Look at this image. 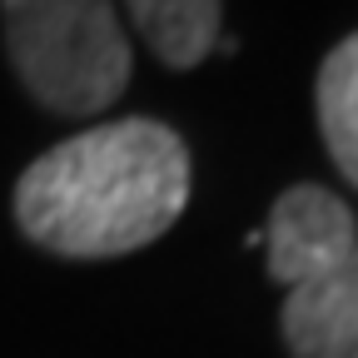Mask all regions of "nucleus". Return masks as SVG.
I'll return each instance as SVG.
<instances>
[{"instance_id":"obj_2","label":"nucleus","mask_w":358,"mask_h":358,"mask_svg":"<svg viewBox=\"0 0 358 358\" xmlns=\"http://www.w3.org/2000/svg\"><path fill=\"white\" fill-rule=\"evenodd\" d=\"M20 85L65 120L110 110L129 85V40L110 0H0Z\"/></svg>"},{"instance_id":"obj_6","label":"nucleus","mask_w":358,"mask_h":358,"mask_svg":"<svg viewBox=\"0 0 358 358\" xmlns=\"http://www.w3.org/2000/svg\"><path fill=\"white\" fill-rule=\"evenodd\" d=\"M313 110H319L324 150L338 164L348 185H358V30L343 35L319 65L313 85Z\"/></svg>"},{"instance_id":"obj_5","label":"nucleus","mask_w":358,"mask_h":358,"mask_svg":"<svg viewBox=\"0 0 358 358\" xmlns=\"http://www.w3.org/2000/svg\"><path fill=\"white\" fill-rule=\"evenodd\" d=\"M124 6L134 30L169 70H189L214 55L224 15L219 0H124Z\"/></svg>"},{"instance_id":"obj_4","label":"nucleus","mask_w":358,"mask_h":358,"mask_svg":"<svg viewBox=\"0 0 358 358\" xmlns=\"http://www.w3.org/2000/svg\"><path fill=\"white\" fill-rule=\"evenodd\" d=\"M279 329L294 358H358V249L284 299Z\"/></svg>"},{"instance_id":"obj_3","label":"nucleus","mask_w":358,"mask_h":358,"mask_svg":"<svg viewBox=\"0 0 358 358\" xmlns=\"http://www.w3.org/2000/svg\"><path fill=\"white\" fill-rule=\"evenodd\" d=\"M264 249H268V279L274 284L284 289L313 284L358 249L353 209L324 185H294L268 209Z\"/></svg>"},{"instance_id":"obj_1","label":"nucleus","mask_w":358,"mask_h":358,"mask_svg":"<svg viewBox=\"0 0 358 358\" xmlns=\"http://www.w3.org/2000/svg\"><path fill=\"white\" fill-rule=\"evenodd\" d=\"M189 204V150L159 120H115L45 150L15 185L30 244L60 259L145 249Z\"/></svg>"}]
</instances>
